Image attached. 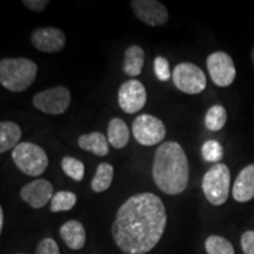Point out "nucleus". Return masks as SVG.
I'll list each match as a JSON object with an SVG mask.
<instances>
[{
  "mask_svg": "<svg viewBox=\"0 0 254 254\" xmlns=\"http://www.w3.org/2000/svg\"><path fill=\"white\" fill-rule=\"evenodd\" d=\"M166 224L163 200L150 192L138 193L117 211L112 225L114 243L125 254H146L158 245Z\"/></svg>",
  "mask_w": 254,
  "mask_h": 254,
  "instance_id": "obj_1",
  "label": "nucleus"
},
{
  "mask_svg": "<svg viewBox=\"0 0 254 254\" xmlns=\"http://www.w3.org/2000/svg\"><path fill=\"white\" fill-rule=\"evenodd\" d=\"M152 177L158 189L168 195H178L187 189L189 160L178 142L165 141L157 148L152 165Z\"/></svg>",
  "mask_w": 254,
  "mask_h": 254,
  "instance_id": "obj_2",
  "label": "nucleus"
},
{
  "mask_svg": "<svg viewBox=\"0 0 254 254\" xmlns=\"http://www.w3.org/2000/svg\"><path fill=\"white\" fill-rule=\"evenodd\" d=\"M38 66L27 58H4L0 62V84L6 90L20 93L37 78Z\"/></svg>",
  "mask_w": 254,
  "mask_h": 254,
  "instance_id": "obj_3",
  "label": "nucleus"
},
{
  "mask_svg": "<svg viewBox=\"0 0 254 254\" xmlns=\"http://www.w3.org/2000/svg\"><path fill=\"white\" fill-rule=\"evenodd\" d=\"M12 160L24 174L39 177L49 166L47 153L39 145L30 141L20 142L12 151Z\"/></svg>",
  "mask_w": 254,
  "mask_h": 254,
  "instance_id": "obj_4",
  "label": "nucleus"
},
{
  "mask_svg": "<svg viewBox=\"0 0 254 254\" xmlns=\"http://www.w3.org/2000/svg\"><path fill=\"white\" fill-rule=\"evenodd\" d=\"M231 173L225 164H215L202 178L201 187L206 199L213 206H221L227 201L230 195Z\"/></svg>",
  "mask_w": 254,
  "mask_h": 254,
  "instance_id": "obj_5",
  "label": "nucleus"
},
{
  "mask_svg": "<svg viewBox=\"0 0 254 254\" xmlns=\"http://www.w3.org/2000/svg\"><path fill=\"white\" fill-rule=\"evenodd\" d=\"M174 85L186 94H199L206 88L207 80L204 71L192 63H180L172 73Z\"/></svg>",
  "mask_w": 254,
  "mask_h": 254,
  "instance_id": "obj_6",
  "label": "nucleus"
},
{
  "mask_svg": "<svg viewBox=\"0 0 254 254\" xmlns=\"http://www.w3.org/2000/svg\"><path fill=\"white\" fill-rule=\"evenodd\" d=\"M33 105L37 110L51 116L65 113L71 105V93L65 86H56L40 91L33 97Z\"/></svg>",
  "mask_w": 254,
  "mask_h": 254,
  "instance_id": "obj_7",
  "label": "nucleus"
},
{
  "mask_svg": "<svg viewBox=\"0 0 254 254\" xmlns=\"http://www.w3.org/2000/svg\"><path fill=\"white\" fill-rule=\"evenodd\" d=\"M134 139L142 146H154L160 144L166 136L165 124L151 114H141L134 119L132 125Z\"/></svg>",
  "mask_w": 254,
  "mask_h": 254,
  "instance_id": "obj_8",
  "label": "nucleus"
},
{
  "mask_svg": "<svg viewBox=\"0 0 254 254\" xmlns=\"http://www.w3.org/2000/svg\"><path fill=\"white\" fill-rule=\"evenodd\" d=\"M209 77L217 86L227 87L233 84L237 77V69L233 59L222 51L211 53L206 60Z\"/></svg>",
  "mask_w": 254,
  "mask_h": 254,
  "instance_id": "obj_9",
  "label": "nucleus"
},
{
  "mask_svg": "<svg viewBox=\"0 0 254 254\" xmlns=\"http://www.w3.org/2000/svg\"><path fill=\"white\" fill-rule=\"evenodd\" d=\"M147 101V92L141 81L131 79L123 82L118 91V104L125 113L139 112Z\"/></svg>",
  "mask_w": 254,
  "mask_h": 254,
  "instance_id": "obj_10",
  "label": "nucleus"
},
{
  "mask_svg": "<svg viewBox=\"0 0 254 254\" xmlns=\"http://www.w3.org/2000/svg\"><path fill=\"white\" fill-rule=\"evenodd\" d=\"M129 4L135 17L148 26L158 27L167 23V8L157 0H132Z\"/></svg>",
  "mask_w": 254,
  "mask_h": 254,
  "instance_id": "obj_11",
  "label": "nucleus"
},
{
  "mask_svg": "<svg viewBox=\"0 0 254 254\" xmlns=\"http://www.w3.org/2000/svg\"><path fill=\"white\" fill-rule=\"evenodd\" d=\"M31 41L41 52L58 53L66 45V36L59 28L41 27L32 32Z\"/></svg>",
  "mask_w": 254,
  "mask_h": 254,
  "instance_id": "obj_12",
  "label": "nucleus"
},
{
  "mask_svg": "<svg viewBox=\"0 0 254 254\" xmlns=\"http://www.w3.org/2000/svg\"><path fill=\"white\" fill-rule=\"evenodd\" d=\"M53 185L47 179H37L21 187L20 196L32 208H43L53 198Z\"/></svg>",
  "mask_w": 254,
  "mask_h": 254,
  "instance_id": "obj_13",
  "label": "nucleus"
},
{
  "mask_svg": "<svg viewBox=\"0 0 254 254\" xmlns=\"http://www.w3.org/2000/svg\"><path fill=\"white\" fill-rule=\"evenodd\" d=\"M232 194L238 202H247L254 198V164L247 165L240 171L234 182Z\"/></svg>",
  "mask_w": 254,
  "mask_h": 254,
  "instance_id": "obj_14",
  "label": "nucleus"
},
{
  "mask_svg": "<svg viewBox=\"0 0 254 254\" xmlns=\"http://www.w3.org/2000/svg\"><path fill=\"white\" fill-rule=\"evenodd\" d=\"M60 237L68 249L79 251L86 244V231L78 220H68L60 227Z\"/></svg>",
  "mask_w": 254,
  "mask_h": 254,
  "instance_id": "obj_15",
  "label": "nucleus"
},
{
  "mask_svg": "<svg viewBox=\"0 0 254 254\" xmlns=\"http://www.w3.org/2000/svg\"><path fill=\"white\" fill-rule=\"evenodd\" d=\"M78 145L81 150L98 157H105L110 153L109 140L101 132H91L80 135L78 138Z\"/></svg>",
  "mask_w": 254,
  "mask_h": 254,
  "instance_id": "obj_16",
  "label": "nucleus"
},
{
  "mask_svg": "<svg viewBox=\"0 0 254 254\" xmlns=\"http://www.w3.org/2000/svg\"><path fill=\"white\" fill-rule=\"evenodd\" d=\"M145 62V51L139 45L127 47L124 55L123 68L125 74L129 77H138L141 73Z\"/></svg>",
  "mask_w": 254,
  "mask_h": 254,
  "instance_id": "obj_17",
  "label": "nucleus"
},
{
  "mask_svg": "<svg viewBox=\"0 0 254 254\" xmlns=\"http://www.w3.org/2000/svg\"><path fill=\"white\" fill-rule=\"evenodd\" d=\"M23 132L20 126L14 122L0 123V153H5L9 150H14L19 145Z\"/></svg>",
  "mask_w": 254,
  "mask_h": 254,
  "instance_id": "obj_18",
  "label": "nucleus"
},
{
  "mask_svg": "<svg viewBox=\"0 0 254 254\" xmlns=\"http://www.w3.org/2000/svg\"><path fill=\"white\" fill-rule=\"evenodd\" d=\"M107 138L110 145L117 150L127 146L129 141V129L126 123L120 118L111 119L107 126Z\"/></svg>",
  "mask_w": 254,
  "mask_h": 254,
  "instance_id": "obj_19",
  "label": "nucleus"
},
{
  "mask_svg": "<svg viewBox=\"0 0 254 254\" xmlns=\"http://www.w3.org/2000/svg\"><path fill=\"white\" fill-rule=\"evenodd\" d=\"M114 178V168L109 163H101L95 170L94 177L91 182V189L95 193L107 190L112 185Z\"/></svg>",
  "mask_w": 254,
  "mask_h": 254,
  "instance_id": "obj_20",
  "label": "nucleus"
},
{
  "mask_svg": "<svg viewBox=\"0 0 254 254\" xmlns=\"http://www.w3.org/2000/svg\"><path fill=\"white\" fill-rule=\"evenodd\" d=\"M78 201V196L75 193L69 192V190H59L55 193L52 200L50 202V209L53 213L58 212L71 211Z\"/></svg>",
  "mask_w": 254,
  "mask_h": 254,
  "instance_id": "obj_21",
  "label": "nucleus"
},
{
  "mask_svg": "<svg viewBox=\"0 0 254 254\" xmlns=\"http://www.w3.org/2000/svg\"><path fill=\"white\" fill-rule=\"evenodd\" d=\"M227 122V111L221 105H213L209 107L205 116L206 128L212 132L220 131Z\"/></svg>",
  "mask_w": 254,
  "mask_h": 254,
  "instance_id": "obj_22",
  "label": "nucleus"
},
{
  "mask_svg": "<svg viewBox=\"0 0 254 254\" xmlns=\"http://www.w3.org/2000/svg\"><path fill=\"white\" fill-rule=\"evenodd\" d=\"M62 168L64 173L74 182H81L84 179L85 166L77 158L69 157V155L64 157L62 160Z\"/></svg>",
  "mask_w": 254,
  "mask_h": 254,
  "instance_id": "obj_23",
  "label": "nucleus"
},
{
  "mask_svg": "<svg viewBox=\"0 0 254 254\" xmlns=\"http://www.w3.org/2000/svg\"><path fill=\"white\" fill-rule=\"evenodd\" d=\"M205 249L207 254H236L233 245L220 236H211L205 241Z\"/></svg>",
  "mask_w": 254,
  "mask_h": 254,
  "instance_id": "obj_24",
  "label": "nucleus"
},
{
  "mask_svg": "<svg viewBox=\"0 0 254 254\" xmlns=\"http://www.w3.org/2000/svg\"><path fill=\"white\" fill-rule=\"evenodd\" d=\"M201 154L204 160L207 163L219 164V161L224 157V148H222L220 142L211 139V140L204 142L201 147Z\"/></svg>",
  "mask_w": 254,
  "mask_h": 254,
  "instance_id": "obj_25",
  "label": "nucleus"
},
{
  "mask_svg": "<svg viewBox=\"0 0 254 254\" xmlns=\"http://www.w3.org/2000/svg\"><path fill=\"white\" fill-rule=\"evenodd\" d=\"M154 74L158 78L159 81H168L172 77L170 68V63L165 57L159 56L154 59Z\"/></svg>",
  "mask_w": 254,
  "mask_h": 254,
  "instance_id": "obj_26",
  "label": "nucleus"
},
{
  "mask_svg": "<svg viewBox=\"0 0 254 254\" xmlns=\"http://www.w3.org/2000/svg\"><path fill=\"white\" fill-rule=\"evenodd\" d=\"M36 254H60L58 244L52 238H45L38 244Z\"/></svg>",
  "mask_w": 254,
  "mask_h": 254,
  "instance_id": "obj_27",
  "label": "nucleus"
},
{
  "mask_svg": "<svg viewBox=\"0 0 254 254\" xmlns=\"http://www.w3.org/2000/svg\"><path fill=\"white\" fill-rule=\"evenodd\" d=\"M241 247L245 254H254V231H247L241 236Z\"/></svg>",
  "mask_w": 254,
  "mask_h": 254,
  "instance_id": "obj_28",
  "label": "nucleus"
},
{
  "mask_svg": "<svg viewBox=\"0 0 254 254\" xmlns=\"http://www.w3.org/2000/svg\"><path fill=\"white\" fill-rule=\"evenodd\" d=\"M23 4L26 6L27 8H30L31 11L40 13L44 9L47 7V5L50 4L49 0H24Z\"/></svg>",
  "mask_w": 254,
  "mask_h": 254,
  "instance_id": "obj_29",
  "label": "nucleus"
},
{
  "mask_svg": "<svg viewBox=\"0 0 254 254\" xmlns=\"http://www.w3.org/2000/svg\"><path fill=\"white\" fill-rule=\"evenodd\" d=\"M4 228V209L0 207V232Z\"/></svg>",
  "mask_w": 254,
  "mask_h": 254,
  "instance_id": "obj_30",
  "label": "nucleus"
},
{
  "mask_svg": "<svg viewBox=\"0 0 254 254\" xmlns=\"http://www.w3.org/2000/svg\"><path fill=\"white\" fill-rule=\"evenodd\" d=\"M252 60H253V64H254V47H253V51H252Z\"/></svg>",
  "mask_w": 254,
  "mask_h": 254,
  "instance_id": "obj_31",
  "label": "nucleus"
},
{
  "mask_svg": "<svg viewBox=\"0 0 254 254\" xmlns=\"http://www.w3.org/2000/svg\"><path fill=\"white\" fill-rule=\"evenodd\" d=\"M19 254H25V253H19Z\"/></svg>",
  "mask_w": 254,
  "mask_h": 254,
  "instance_id": "obj_32",
  "label": "nucleus"
}]
</instances>
